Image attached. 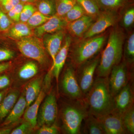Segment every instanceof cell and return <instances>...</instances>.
<instances>
[{"label":"cell","mask_w":134,"mask_h":134,"mask_svg":"<svg viewBox=\"0 0 134 134\" xmlns=\"http://www.w3.org/2000/svg\"><path fill=\"white\" fill-rule=\"evenodd\" d=\"M84 101L89 114L98 118L113 110V97L110 92L108 77H96Z\"/></svg>","instance_id":"obj_1"},{"label":"cell","mask_w":134,"mask_h":134,"mask_svg":"<svg viewBox=\"0 0 134 134\" xmlns=\"http://www.w3.org/2000/svg\"><path fill=\"white\" fill-rule=\"evenodd\" d=\"M63 97L59 102L58 110L63 130L66 134H81L82 122L89 114L83 99Z\"/></svg>","instance_id":"obj_2"},{"label":"cell","mask_w":134,"mask_h":134,"mask_svg":"<svg viewBox=\"0 0 134 134\" xmlns=\"http://www.w3.org/2000/svg\"><path fill=\"white\" fill-rule=\"evenodd\" d=\"M124 33L119 29L111 31L96 71V77H108L112 69L121 62L123 53Z\"/></svg>","instance_id":"obj_3"},{"label":"cell","mask_w":134,"mask_h":134,"mask_svg":"<svg viewBox=\"0 0 134 134\" xmlns=\"http://www.w3.org/2000/svg\"><path fill=\"white\" fill-rule=\"evenodd\" d=\"M105 40V36H96L76 44L70 51L71 65L76 69L91 59L100 51Z\"/></svg>","instance_id":"obj_4"},{"label":"cell","mask_w":134,"mask_h":134,"mask_svg":"<svg viewBox=\"0 0 134 134\" xmlns=\"http://www.w3.org/2000/svg\"><path fill=\"white\" fill-rule=\"evenodd\" d=\"M16 44L22 54L35 61L43 68L50 70L51 67L48 54L39 38L32 36H28L19 39Z\"/></svg>","instance_id":"obj_5"},{"label":"cell","mask_w":134,"mask_h":134,"mask_svg":"<svg viewBox=\"0 0 134 134\" xmlns=\"http://www.w3.org/2000/svg\"><path fill=\"white\" fill-rule=\"evenodd\" d=\"M76 69L72 65L66 67L60 75L57 94L59 92L64 97L71 99H83L76 74Z\"/></svg>","instance_id":"obj_6"},{"label":"cell","mask_w":134,"mask_h":134,"mask_svg":"<svg viewBox=\"0 0 134 134\" xmlns=\"http://www.w3.org/2000/svg\"><path fill=\"white\" fill-rule=\"evenodd\" d=\"M54 89L48 92L41 103L37 119V129L43 126L55 124L58 116L57 93Z\"/></svg>","instance_id":"obj_7"},{"label":"cell","mask_w":134,"mask_h":134,"mask_svg":"<svg viewBox=\"0 0 134 134\" xmlns=\"http://www.w3.org/2000/svg\"><path fill=\"white\" fill-rule=\"evenodd\" d=\"M100 59L99 56L91 60V59L76 70L77 82L84 97L93 84L94 74L96 73Z\"/></svg>","instance_id":"obj_8"},{"label":"cell","mask_w":134,"mask_h":134,"mask_svg":"<svg viewBox=\"0 0 134 134\" xmlns=\"http://www.w3.org/2000/svg\"><path fill=\"white\" fill-rule=\"evenodd\" d=\"M131 77L128 66L125 62L120 63L113 68L108 79L110 92L113 97L129 82Z\"/></svg>","instance_id":"obj_9"},{"label":"cell","mask_w":134,"mask_h":134,"mask_svg":"<svg viewBox=\"0 0 134 134\" xmlns=\"http://www.w3.org/2000/svg\"><path fill=\"white\" fill-rule=\"evenodd\" d=\"M37 63L33 60L29 61L24 63L15 72H10L12 80L11 88H22L27 82L39 74Z\"/></svg>","instance_id":"obj_10"},{"label":"cell","mask_w":134,"mask_h":134,"mask_svg":"<svg viewBox=\"0 0 134 134\" xmlns=\"http://www.w3.org/2000/svg\"><path fill=\"white\" fill-rule=\"evenodd\" d=\"M119 15L115 11H104L100 13L96 22L93 23L84 34L82 40L94 37L104 32L109 27L115 25Z\"/></svg>","instance_id":"obj_11"},{"label":"cell","mask_w":134,"mask_h":134,"mask_svg":"<svg viewBox=\"0 0 134 134\" xmlns=\"http://www.w3.org/2000/svg\"><path fill=\"white\" fill-rule=\"evenodd\" d=\"M133 82L129 83L113 97V111L121 116L134 107V88Z\"/></svg>","instance_id":"obj_12"},{"label":"cell","mask_w":134,"mask_h":134,"mask_svg":"<svg viewBox=\"0 0 134 134\" xmlns=\"http://www.w3.org/2000/svg\"><path fill=\"white\" fill-rule=\"evenodd\" d=\"M102 125L106 134L128 133L125 128L122 116L112 112L104 116L97 118Z\"/></svg>","instance_id":"obj_13"},{"label":"cell","mask_w":134,"mask_h":134,"mask_svg":"<svg viewBox=\"0 0 134 134\" xmlns=\"http://www.w3.org/2000/svg\"><path fill=\"white\" fill-rule=\"evenodd\" d=\"M71 43V37L70 36H67L64 43L55 56L53 65L51 66L46 74L55 78L57 83V90L60 74L66 62Z\"/></svg>","instance_id":"obj_14"},{"label":"cell","mask_w":134,"mask_h":134,"mask_svg":"<svg viewBox=\"0 0 134 134\" xmlns=\"http://www.w3.org/2000/svg\"><path fill=\"white\" fill-rule=\"evenodd\" d=\"M64 36V32L62 30L43 35V44L52 59V66L54 63L55 56L62 46Z\"/></svg>","instance_id":"obj_15"},{"label":"cell","mask_w":134,"mask_h":134,"mask_svg":"<svg viewBox=\"0 0 134 134\" xmlns=\"http://www.w3.org/2000/svg\"><path fill=\"white\" fill-rule=\"evenodd\" d=\"M44 77V74H39L27 82L22 88L26 101V108L38 97L42 89Z\"/></svg>","instance_id":"obj_16"},{"label":"cell","mask_w":134,"mask_h":134,"mask_svg":"<svg viewBox=\"0 0 134 134\" xmlns=\"http://www.w3.org/2000/svg\"><path fill=\"white\" fill-rule=\"evenodd\" d=\"M67 24L63 18L55 15L41 26L36 27L34 34L36 37L41 38L47 34L54 33L62 30L66 27Z\"/></svg>","instance_id":"obj_17"},{"label":"cell","mask_w":134,"mask_h":134,"mask_svg":"<svg viewBox=\"0 0 134 134\" xmlns=\"http://www.w3.org/2000/svg\"><path fill=\"white\" fill-rule=\"evenodd\" d=\"M26 101L23 92H21L19 98L12 110L9 114L0 127L7 126L20 123L23 121L22 118L26 108Z\"/></svg>","instance_id":"obj_18"},{"label":"cell","mask_w":134,"mask_h":134,"mask_svg":"<svg viewBox=\"0 0 134 134\" xmlns=\"http://www.w3.org/2000/svg\"><path fill=\"white\" fill-rule=\"evenodd\" d=\"M22 88H11L0 103V125L12 110L21 94Z\"/></svg>","instance_id":"obj_19"},{"label":"cell","mask_w":134,"mask_h":134,"mask_svg":"<svg viewBox=\"0 0 134 134\" xmlns=\"http://www.w3.org/2000/svg\"><path fill=\"white\" fill-rule=\"evenodd\" d=\"M43 86L36 100L25 109L23 119L29 122L37 130V119L39 110L43 99L48 93Z\"/></svg>","instance_id":"obj_20"},{"label":"cell","mask_w":134,"mask_h":134,"mask_svg":"<svg viewBox=\"0 0 134 134\" xmlns=\"http://www.w3.org/2000/svg\"><path fill=\"white\" fill-rule=\"evenodd\" d=\"M93 18L85 15L79 19L68 23L66 26L72 36L75 37H82L93 24Z\"/></svg>","instance_id":"obj_21"},{"label":"cell","mask_w":134,"mask_h":134,"mask_svg":"<svg viewBox=\"0 0 134 134\" xmlns=\"http://www.w3.org/2000/svg\"><path fill=\"white\" fill-rule=\"evenodd\" d=\"M8 36L15 39H20L32 36V31L30 26L25 23H18L8 30Z\"/></svg>","instance_id":"obj_22"},{"label":"cell","mask_w":134,"mask_h":134,"mask_svg":"<svg viewBox=\"0 0 134 134\" xmlns=\"http://www.w3.org/2000/svg\"><path fill=\"white\" fill-rule=\"evenodd\" d=\"M85 121L83 132L90 134H105L98 119L89 114L84 120Z\"/></svg>","instance_id":"obj_23"},{"label":"cell","mask_w":134,"mask_h":134,"mask_svg":"<svg viewBox=\"0 0 134 134\" xmlns=\"http://www.w3.org/2000/svg\"><path fill=\"white\" fill-rule=\"evenodd\" d=\"M38 10L47 16L56 14V0H36Z\"/></svg>","instance_id":"obj_24"},{"label":"cell","mask_w":134,"mask_h":134,"mask_svg":"<svg viewBox=\"0 0 134 134\" xmlns=\"http://www.w3.org/2000/svg\"><path fill=\"white\" fill-rule=\"evenodd\" d=\"M76 2L81 6L85 14L94 18L100 14V9L96 0H76Z\"/></svg>","instance_id":"obj_25"},{"label":"cell","mask_w":134,"mask_h":134,"mask_svg":"<svg viewBox=\"0 0 134 134\" xmlns=\"http://www.w3.org/2000/svg\"><path fill=\"white\" fill-rule=\"evenodd\" d=\"M99 9L104 11H115L126 5L129 0H96Z\"/></svg>","instance_id":"obj_26"},{"label":"cell","mask_w":134,"mask_h":134,"mask_svg":"<svg viewBox=\"0 0 134 134\" xmlns=\"http://www.w3.org/2000/svg\"><path fill=\"white\" fill-rule=\"evenodd\" d=\"M77 3L76 0H56V14L63 17Z\"/></svg>","instance_id":"obj_27"},{"label":"cell","mask_w":134,"mask_h":134,"mask_svg":"<svg viewBox=\"0 0 134 134\" xmlns=\"http://www.w3.org/2000/svg\"><path fill=\"white\" fill-rule=\"evenodd\" d=\"M125 50V62L129 66L133 64L134 61V34L132 33L128 39Z\"/></svg>","instance_id":"obj_28"},{"label":"cell","mask_w":134,"mask_h":134,"mask_svg":"<svg viewBox=\"0 0 134 134\" xmlns=\"http://www.w3.org/2000/svg\"><path fill=\"white\" fill-rule=\"evenodd\" d=\"M85 15L86 14L83 9L76 3L74 7L62 18L68 23L79 19Z\"/></svg>","instance_id":"obj_29"},{"label":"cell","mask_w":134,"mask_h":134,"mask_svg":"<svg viewBox=\"0 0 134 134\" xmlns=\"http://www.w3.org/2000/svg\"><path fill=\"white\" fill-rule=\"evenodd\" d=\"M51 16H47L36 10L27 22L30 27H37L41 26L50 19Z\"/></svg>","instance_id":"obj_30"},{"label":"cell","mask_w":134,"mask_h":134,"mask_svg":"<svg viewBox=\"0 0 134 134\" xmlns=\"http://www.w3.org/2000/svg\"><path fill=\"white\" fill-rule=\"evenodd\" d=\"M122 121L128 133L134 134V108L132 107L122 116Z\"/></svg>","instance_id":"obj_31"},{"label":"cell","mask_w":134,"mask_h":134,"mask_svg":"<svg viewBox=\"0 0 134 134\" xmlns=\"http://www.w3.org/2000/svg\"><path fill=\"white\" fill-rule=\"evenodd\" d=\"M36 129L29 122L23 119L19 125L15 127L10 134H29L36 132Z\"/></svg>","instance_id":"obj_32"},{"label":"cell","mask_w":134,"mask_h":134,"mask_svg":"<svg viewBox=\"0 0 134 134\" xmlns=\"http://www.w3.org/2000/svg\"><path fill=\"white\" fill-rule=\"evenodd\" d=\"M36 10V8L31 4L24 5L20 15V21L23 23L27 22Z\"/></svg>","instance_id":"obj_33"},{"label":"cell","mask_w":134,"mask_h":134,"mask_svg":"<svg viewBox=\"0 0 134 134\" xmlns=\"http://www.w3.org/2000/svg\"><path fill=\"white\" fill-rule=\"evenodd\" d=\"M9 70L0 74V91L11 88L12 77L10 72H9Z\"/></svg>","instance_id":"obj_34"},{"label":"cell","mask_w":134,"mask_h":134,"mask_svg":"<svg viewBox=\"0 0 134 134\" xmlns=\"http://www.w3.org/2000/svg\"><path fill=\"white\" fill-rule=\"evenodd\" d=\"M11 24V20L0 5V31L8 30Z\"/></svg>","instance_id":"obj_35"},{"label":"cell","mask_w":134,"mask_h":134,"mask_svg":"<svg viewBox=\"0 0 134 134\" xmlns=\"http://www.w3.org/2000/svg\"><path fill=\"white\" fill-rule=\"evenodd\" d=\"M24 6L23 3L20 2L8 12V16L10 20L16 22L20 21V15Z\"/></svg>","instance_id":"obj_36"},{"label":"cell","mask_w":134,"mask_h":134,"mask_svg":"<svg viewBox=\"0 0 134 134\" xmlns=\"http://www.w3.org/2000/svg\"><path fill=\"white\" fill-rule=\"evenodd\" d=\"M60 129L56 123L52 126H43L39 128L36 130L38 134H58L60 133Z\"/></svg>","instance_id":"obj_37"},{"label":"cell","mask_w":134,"mask_h":134,"mask_svg":"<svg viewBox=\"0 0 134 134\" xmlns=\"http://www.w3.org/2000/svg\"><path fill=\"white\" fill-rule=\"evenodd\" d=\"M134 21V9L130 8L125 12L122 18V24L126 28L132 26Z\"/></svg>","instance_id":"obj_38"},{"label":"cell","mask_w":134,"mask_h":134,"mask_svg":"<svg viewBox=\"0 0 134 134\" xmlns=\"http://www.w3.org/2000/svg\"><path fill=\"white\" fill-rule=\"evenodd\" d=\"M15 56V53L14 51L8 48H0V62L9 60Z\"/></svg>","instance_id":"obj_39"},{"label":"cell","mask_w":134,"mask_h":134,"mask_svg":"<svg viewBox=\"0 0 134 134\" xmlns=\"http://www.w3.org/2000/svg\"><path fill=\"white\" fill-rule=\"evenodd\" d=\"M20 2V0H0V5L4 11L8 13Z\"/></svg>","instance_id":"obj_40"},{"label":"cell","mask_w":134,"mask_h":134,"mask_svg":"<svg viewBox=\"0 0 134 134\" xmlns=\"http://www.w3.org/2000/svg\"><path fill=\"white\" fill-rule=\"evenodd\" d=\"M11 125V126H3L0 127V134H10L12 130L19 125V123Z\"/></svg>","instance_id":"obj_41"},{"label":"cell","mask_w":134,"mask_h":134,"mask_svg":"<svg viewBox=\"0 0 134 134\" xmlns=\"http://www.w3.org/2000/svg\"><path fill=\"white\" fill-rule=\"evenodd\" d=\"M11 66L12 65L10 62L0 63V74L8 71L11 68Z\"/></svg>","instance_id":"obj_42"},{"label":"cell","mask_w":134,"mask_h":134,"mask_svg":"<svg viewBox=\"0 0 134 134\" xmlns=\"http://www.w3.org/2000/svg\"><path fill=\"white\" fill-rule=\"evenodd\" d=\"M9 89L10 88L5 90L2 91H0V103H1L4 96L6 95V93H7V92H8Z\"/></svg>","instance_id":"obj_43"},{"label":"cell","mask_w":134,"mask_h":134,"mask_svg":"<svg viewBox=\"0 0 134 134\" xmlns=\"http://www.w3.org/2000/svg\"><path fill=\"white\" fill-rule=\"evenodd\" d=\"M21 2L23 3H32L35 2L36 0H20Z\"/></svg>","instance_id":"obj_44"}]
</instances>
